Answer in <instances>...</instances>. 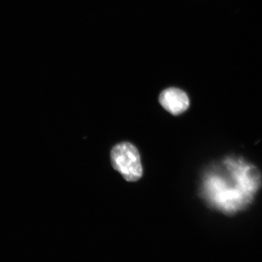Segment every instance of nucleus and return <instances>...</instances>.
I'll list each match as a JSON object with an SVG mask.
<instances>
[{"mask_svg": "<svg viewBox=\"0 0 262 262\" xmlns=\"http://www.w3.org/2000/svg\"><path fill=\"white\" fill-rule=\"evenodd\" d=\"M261 184L256 167L240 157H230L208 178L206 186L212 205L233 214L251 204Z\"/></svg>", "mask_w": 262, "mask_h": 262, "instance_id": "nucleus-1", "label": "nucleus"}, {"mask_svg": "<svg viewBox=\"0 0 262 262\" xmlns=\"http://www.w3.org/2000/svg\"><path fill=\"white\" fill-rule=\"evenodd\" d=\"M113 168L127 182L138 181L143 175L140 156L136 147L128 142L115 146L111 153Z\"/></svg>", "mask_w": 262, "mask_h": 262, "instance_id": "nucleus-2", "label": "nucleus"}, {"mask_svg": "<svg viewBox=\"0 0 262 262\" xmlns=\"http://www.w3.org/2000/svg\"><path fill=\"white\" fill-rule=\"evenodd\" d=\"M159 102L164 109L173 116L184 113L189 106L187 94L175 88L164 90L160 95Z\"/></svg>", "mask_w": 262, "mask_h": 262, "instance_id": "nucleus-3", "label": "nucleus"}]
</instances>
